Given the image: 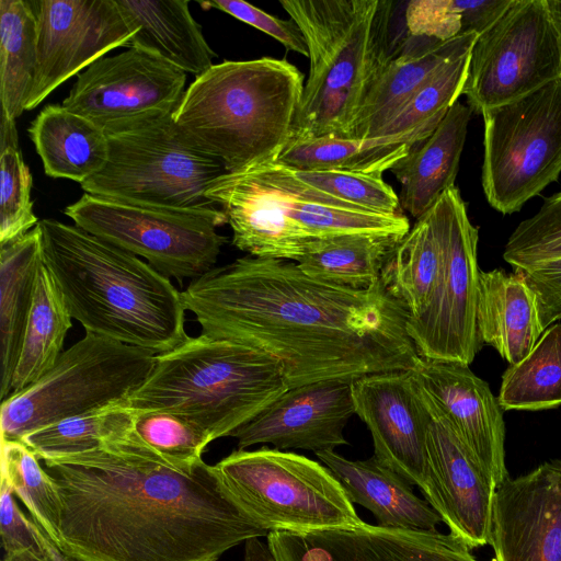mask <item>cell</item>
Returning a JSON list of instances; mask_svg holds the SVG:
<instances>
[{
    "label": "cell",
    "mask_w": 561,
    "mask_h": 561,
    "mask_svg": "<svg viewBox=\"0 0 561 561\" xmlns=\"http://www.w3.org/2000/svg\"><path fill=\"white\" fill-rule=\"evenodd\" d=\"M182 297L202 333L272 356L289 388L413 370L421 358L407 311L380 280L351 289L293 261L247 255L193 279Z\"/></svg>",
    "instance_id": "obj_1"
},
{
    "label": "cell",
    "mask_w": 561,
    "mask_h": 561,
    "mask_svg": "<svg viewBox=\"0 0 561 561\" xmlns=\"http://www.w3.org/2000/svg\"><path fill=\"white\" fill-rule=\"evenodd\" d=\"M58 542L79 561H218L267 536L203 459L176 466L133 427L101 447L45 459Z\"/></svg>",
    "instance_id": "obj_2"
},
{
    "label": "cell",
    "mask_w": 561,
    "mask_h": 561,
    "mask_svg": "<svg viewBox=\"0 0 561 561\" xmlns=\"http://www.w3.org/2000/svg\"><path fill=\"white\" fill-rule=\"evenodd\" d=\"M37 227L43 263L87 333L156 355L190 337L182 291L148 262L76 225Z\"/></svg>",
    "instance_id": "obj_3"
},
{
    "label": "cell",
    "mask_w": 561,
    "mask_h": 561,
    "mask_svg": "<svg viewBox=\"0 0 561 561\" xmlns=\"http://www.w3.org/2000/svg\"><path fill=\"white\" fill-rule=\"evenodd\" d=\"M309 50L289 140L348 139L375 80L404 46L407 26H394L391 0H280Z\"/></svg>",
    "instance_id": "obj_4"
},
{
    "label": "cell",
    "mask_w": 561,
    "mask_h": 561,
    "mask_svg": "<svg viewBox=\"0 0 561 561\" xmlns=\"http://www.w3.org/2000/svg\"><path fill=\"white\" fill-rule=\"evenodd\" d=\"M304 79L285 58L225 60L195 77L173 122L226 172L275 161L291 137Z\"/></svg>",
    "instance_id": "obj_5"
},
{
    "label": "cell",
    "mask_w": 561,
    "mask_h": 561,
    "mask_svg": "<svg viewBox=\"0 0 561 561\" xmlns=\"http://www.w3.org/2000/svg\"><path fill=\"white\" fill-rule=\"evenodd\" d=\"M288 389L272 356L201 333L157 354L150 374L125 403L136 411L181 415L215 440L230 436Z\"/></svg>",
    "instance_id": "obj_6"
},
{
    "label": "cell",
    "mask_w": 561,
    "mask_h": 561,
    "mask_svg": "<svg viewBox=\"0 0 561 561\" xmlns=\"http://www.w3.org/2000/svg\"><path fill=\"white\" fill-rule=\"evenodd\" d=\"M236 503L263 529L310 533L364 523L331 470L304 455L263 446L214 465Z\"/></svg>",
    "instance_id": "obj_7"
},
{
    "label": "cell",
    "mask_w": 561,
    "mask_h": 561,
    "mask_svg": "<svg viewBox=\"0 0 561 561\" xmlns=\"http://www.w3.org/2000/svg\"><path fill=\"white\" fill-rule=\"evenodd\" d=\"M154 358L149 351L85 333L36 382L2 400L1 439L21 442L58 421L126 400Z\"/></svg>",
    "instance_id": "obj_8"
},
{
    "label": "cell",
    "mask_w": 561,
    "mask_h": 561,
    "mask_svg": "<svg viewBox=\"0 0 561 561\" xmlns=\"http://www.w3.org/2000/svg\"><path fill=\"white\" fill-rule=\"evenodd\" d=\"M106 135L107 161L81 184L87 194L151 207H215L206 192L226 170L179 131L173 115Z\"/></svg>",
    "instance_id": "obj_9"
},
{
    "label": "cell",
    "mask_w": 561,
    "mask_h": 561,
    "mask_svg": "<svg viewBox=\"0 0 561 561\" xmlns=\"http://www.w3.org/2000/svg\"><path fill=\"white\" fill-rule=\"evenodd\" d=\"M64 214L77 227L145 259L179 283L214 268L227 238V217L216 207L173 209L141 206L84 193Z\"/></svg>",
    "instance_id": "obj_10"
},
{
    "label": "cell",
    "mask_w": 561,
    "mask_h": 561,
    "mask_svg": "<svg viewBox=\"0 0 561 561\" xmlns=\"http://www.w3.org/2000/svg\"><path fill=\"white\" fill-rule=\"evenodd\" d=\"M481 114L485 197L502 214L518 211L561 173V78Z\"/></svg>",
    "instance_id": "obj_11"
},
{
    "label": "cell",
    "mask_w": 561,
    "mask_h": 561,
    "mask_svg": "<svg viewBox=\"0 0 561 561\" xmlns=\"http://www.w3.org/2000/svg\"><path fill=\"white\" fill-rule=\"evenodd\" d=\"M426 214L439 248L440 270L431 300L420 316L407 320V331L421 357L469 366L482 346L476 318L478 229L456 186Z\"/></svg>",
    "instance_id": "obj_12"
},
{
    "label": "cell",
    "mask_w": 561,
    "mask_h": 561,
    "mask_svg": "<svg viewBox=\"0 0 561 561\" xmlns=\"http://www.w3.org/2000/svg\"><path fill=\"white\" fill-rule=\"evenodd\" d=\"M561 78V48L546 0H512L471 49L462 94L482 113Z\"/></svg>",
    "instance_id": "obj_13"
},
{
    "label": "cell",
    "mask_w": 561,
    "mask_h": 561,
    "mask_svg": "<svg viewBox=\"0 0 561 561\" xmlns=\"http://www.w3.org/2000/svg\"><path fill=\"white\" fill-rule=\"evenodd\" d=\"M186 79L187 73L162 58L129 47L78 73L61 105L111 134L173 115Z\"/></svg>",
    "instance_id": "obj_14"
},
{
    "label": "cell",
    "mask_w": 561,
    "mask_h": 561,
    "mask_svg": "<svg viewBox=\"0 0 561 561\" xmlns=\"http://www.w3.org/2000/svg\"><path fill=\"white\" fill-rule=\"evenodd\" d=\"M37 61L25 110L110 50L127 46L135 32L116 0H36Z\"/></svg>",
    "instance_id": "obj_15"
},
{
    "label": "cell",
    "mask_w": 561,
    "mask_h": 561,
    "mask_svg": "<svg viewBox=\"0 0 561 561\" xmlns=\"http://www.w3.org/2000/svg\"><path fill=\"white\" fill-rule=\"evenodd\" d=\"M224 176L266 204L307 242L347 236L403 238L411 229L402 213L376 214L334 198L294 175L276 160L255 164Z\"/></svg>",
    "instance_id": "obj_16"
},
{
    "label": "cell",
    "mask_w": 561,
    "mask_h": 561,
    "mask_svg": "<svg viewBox=\"0 0 561 561\" xmlns=\"http://www.w3.org/2000/svg\"><path fill=\"white\" fill-rule=\"evenodd\" d=\"M352 393L355 414L371 434L373 456L421 489L431 413L412 370L363 376L352 381Z\"/></svg>",
    "instance_id": "obj_17"
},
{
    "label": "cell",
    "mask_w": 561,
    "mask_h": 561,
    "mask_svg": "<svg viewBox=\"0 0 561 561\" xmlns=\"http://www.w3.org/2000/svg\"><path fill=\"white\" fill-rule=\"evenodd\" d=\"M423 394L431 420L425 478L420 490L453 536L471 550L484 547L490 542L496 488L444 416Z\"/></svg>",
    "instance_id": "obj_18"
},
{
    "label": "cell",
    "mask_w": 561,
    "mask_h": 561,
    "mask_svg": "<svg viewBox=\"0 0 561 561\" xmlns=\"http://www.w3.org/2000/svg\"><path fill=\"white\" fill-rule=\"evenodd\" d=\"M266 540L277 561H478L451 534L365 522L354 528L271 531Z\"/></svg>",
    "instance_id": "obj_19"
},
{
    "label": "cell",
    "mask_w": 561,
    "mask_h": 561,
    "mask_svg": "<svg viewBox=\"0 0 561 561\" xmlns=\"http://www.w3.org/2000/svg\"><path fill=\"white\" fill-rule=\"evenodd\" d=\"M489 545L495 561H561V460L496 486Z\"/></svg>",
    "instance_id": "obj_20"
},
{
    "label": "cell",
    "mask_w": 561,
    "mask_h": 561,
    "mask_svg": "<svg viewBox=\"0 0 561 561\" xmlns=\"http://www.w3.org/2000/svg\"><path fill=\"white\" fill-rule=\"evenodd\" d=\"M414 378L495 488L505 481L503 410L468 365L421 357Z\"/></svg>",
    "instance_id": "obj_21"
},
{
    "label": "cell",
    "mask_w": 561,
    "mask_h": 561,
    "mask_svg": "<svg viewBox=\"0 0 561 561\" xmlns=\"http://www.w3.org/2000/svg\"><path fill=\"white\" fill-rule=\"evenodd\" d=\"M354 414L352 381H317L289 388L230 436L238 449L270 444L279 450L330 451L348 444L344 428Z\"/></svg>",
    "instance_id": "obj_22"
},
{
    "label": "cell",
    "mask_w": 561,
    "mask_h": 561,
    "mask_svg": "<svg viewBox=\"0 0 561 561\" xmlns=\"http://www.w3.org/2000/svg\"><path fill=\"white\" fill-rule=\"evenodd\" d=\"M477 37L470 33L440 42L410 34L401 51L370 87L348 139L376 137L436 72L471 51Z\"/></svg>",
    "instance_id": "obj_23"
},
{
    "label": "cell",
    "mask_w": 561,
    "mask_h": 561,
    "mask_svg": "<svg viewBox=\"0 0 561 561\" xmlns=\"http://www.w3.org/2000/svg\"><path fill=\"white\" fill-rule=\"evenodd\" d=\"M316 456L344 488L353 504L368 510L379 526L411 530H435L439 515L420 499L404 478L374 456L350 460L334 450Z\"/></svg>",
    "instance_id": "obj_24"
},
{
    "label": "cell",
    "mask_w": 561,
    "mask_h": 561,
    "mask_svg": "<svg viewBox=\"0 0 561 561\" xmlns=\"http://www.w3.org/2000/svg\"><path fill=\"white\" fill-rule=\"evenodd\" d=\"M471 114L469 105L457 101L435 130L391 168L401 185L400 206L416 220L455 186Z\"/></svg>",
    "instance_id": "obj_25"
},
{
    "label": "cell",
    "mask_w": 561,
    "mask_h": 561,
    "mask_svg": "<svg viewBox=\"0 0 561 561\" xmlns=\"http://www.w3.org/2000/svg\"><path fill=\"white\" fill-rule=\"evenodd\" d=\"M476 318L480 343L494 347L511 365L525 358L543 332L536 297L514 271H480Z\"/></svg>",
    "instance_id": "obj_26"
},
{
    "label": "cell",
    "mask_w": 561,
    "mask_h": 561,
    "mask_svg": "<svg viewBox=\"0 0 561 561\" xmlns=\"http://www.w3.org/2000/svg\"><path fill=\"white\" fill-rule=\"evenodd\" d=\"M135 32L128 47L162 58L185 73L201 76L217 56L207 44L187 0H116Z\"/></svg>",
    "instance_id": "obj_27"
},
{
    "label": "cell",
    "mask_w": 561,
    "mask_h": 561,
    "mask_svg": "<svg viewBox=\"0 0 561 561\" xmlns=\"http://www.w3.org/2000/svg\"><path fill=\"white\" fill-rule=\"evenodd\" d=\"M446 113L404 134L366 139L320 137L289 140L276 161L293 170H341L382 176L414 146L426 139Z\"/></svg>",
    "instance_id": "obj_28"
},
{
    "label": "cell",
    "mask_w": 561,
    "mask_h": 561,
    "mask_svg": "<svg viewBox=\"0 0 561 561\" xmlns=\"http://www.w3.org/2000/svg\"><path fill=\"white\" fill-rule=\"evenodd\" d=\"M28 135L46 175L80 184L99 173L108 157L106 133L82 115L60 105L45 106Z\"/></svg>",
    "instance_id": "obj_29"
},
{
    "label": "cell",
    "mask_w": 561,
    "mask_h": 561,
    "mask_svg": "<svg viewBox=\"0 0 561 561\" xmlns=\"http://www.w3.org/2000/svg\"><path fill=\"white\" fill-rule=\"evenodd\" d=\"M0 247V397L4 400L11 394L37 272L43 262L39 229L36 226Z\"/></svg>",
    "instance_id": "obj_30"
},
{
    "label": "cell",
    "mask_w": 561,
    "mask_h": 561,
    "mask_svg": "<svg viewBox=\"0 0 561 561\" xmlns=\"http://www.w3.org/2000/svg\"><path fill=\"white\" fill-rule=\"evenodd\" d=\"M71 316L47 267H38L33 301L14 369L11 393L36 382L58 360Z\"/></svg>",
    "instance_id": "obj_31"
},
{
    "label": "cell",
    "mask_w": 561,
    "mask_h": 561,
    "mask_svg": "<svg viewBox=\"0 0 561 561\" xmlns=\"http://www.w3.org/2000/svg\"><path fill=\"white\" fill-rule=\"evenodd\" d=\"M439 270V248L425 214L391 251L381 270L380 282L409 318H415L431 300Z\"/></svg>",
    "instance_id": "obj_32"
},
{
    "label": "cell",
    "mask_w": 561,
    "mask_h": 561,
    "mask_svg": "<svg viewBox=\"0 0 561 561\" xmlns=\"http://www.w3.org/2000/svg\"><path fill=\"white\" fill-rule=\"evenodd\" d=\"M37 21L33 1L0 0L1 112L16 121L35 77Z\"/></svg>",
    "instance_id": "obj_33"
},
{
    "label": "cell",
    "mask_w": 561,
    "mask_h": 561,
    "mask_svg": "<svg viewBox=\"0 0 561 561\" xmlns=\"http://www.w3.org/2000/svg\"><path fill=\"white\" fill-rule=\"evenodd\" d=\"M402 238L347 236L321 241L297 263L308 276L351 289H368L380 280L381 270Z\"/></svg>",
    "instance_id": "obj_34"
},
{
    "label": "cell",
    "mask_w": 561,
    "mask_h": 561,
    "mask_svg": "<svg viewBox=\"0 0 561 561\" xmlns=\"http://www.w3.org/2000/svg\"><path fill=\"white\" fill-rule=\"evenodd\" d=\"M503 411H538L561 404V322L547 328L530 353L502 376Z\"/></svg>",
    "instance_id": "obj_35"
},
{
    "label": "cell",
    "mask_w": 561,
    "mask_h": 561,
    "mask_svg": "<svg viewBox=\"0 0 561 561\" xmlns=\"http://www.w3.org/2000/svg\"><path fill=\"white\" fill-rule=\"evenodd\" d=\"M134 416L124 400L36 430L21 442L39 460L81 454L130 431Z\"/></svg>",
    "instance_id": "obj_36"
},
{
    "label": "cell",
    "mask_w": 561,
    "mask_h": 561,
    "mask_svg": "<svg viewBox=\"0 0 561 561\" xmlns=\"http://www.w3.org/2000/svg\"><path fill=\"white\" fill-rule=\"evenodd\" d=\"M31 188L32 175L19 146L15 121L1 112L0 245L24 236L37 226Z\"/></svg>",
    "instance_id": "obj_37"
},
{
    "label": "cell",
    "mask_w": 561,
    "mask_h": 561,
    "mask_svg": "<svg viewBox=\"0 0 561 561\" xmlns=\"http://www.w3.org/2000/svg\"><path fill=\"white\" fill-rule=\"evenodd\" d=\"M25 504L48 537L58 542V507L54 485L36 455L20 440L1 439V477Z\"/></svg>",
    "instance_id": "obj_38"
},
{
    "label": "cell",
    "mask_w": 561,
    "mask_h": 561,
    "mask_svg": "<svg viewBox=\"0 0 561 561\" xmlns=\"http://www.w3.org/2000/svg\"><path fill=\"white\" fill-rule=\"evenodd\" d=\"M133 430L149 447L176 466L202 460L209 435L190 420L162 410H135Z\"/></svg>",
    "instance_id": "obj_39"
},
{
    "label": "cell",
    "mask_w": 561,
    "mask_h": 561,
    "mask_svg": "<svg viewBox=\"0 0 561 561\" xmlns=\"http://www.w3.org/2000/svg\"><path fill=\"white\" fill-rule=\"evenodd\" d=\"M470 53L449 61L436 72L376 137L408 133L432 117L446 113L462 94Z\"/></svg>",
    "instance_id": "obj_40"
},
{
    "label": "cell",
    "mask_w": 561,
    "mask_h": 561,
    "mask_svg": "<svg viewBox=\"0 0 561 561\" xmlns=\"http://www.w3.org/2000/svg\"><path fill=\"white\" fill-rule=\"evenodd\" d=\"M503 257L513 270L561 257V192L548 197L534 216L515 228Z\"/></svg>",
    "instance_id": "obj_41"
},
{
    "label": "cell",
    "mask_w": 561,
    "mask_h": 561,
    "mask_svg": "<svg viewBox=\"0 0 561 561\" xmlns=\"http://www.w3.org/2000/svg\"><path fill=\"white\" fill-rule=\"evenodd\" d=\"M295 176L336 199L383 215L401 213L399 196L381 175L341 170H293Z\"/></svg>",
    "instance_id": "obj_42"
},
{
    "label": "cell",
    "mask_w": 561,
    "mask_h": 561,
    "mask_svg": "<svg viewBox=\"0 0 561 561\" xmlns=\"http://www.w3.org/2000/svg\"><path fill=\"white\" fill-rule=\"evenodd\" d=\"M404 21L408 32L445 42L457 37L462 30L461 0H411L405 3Z\"/></svg>",
    "instance_id": "obj_43"
},
{
    "label": "cell",
    "mask_w": 561,
    "mask_h": 561,
    "mask_svg": "<svg viewBox=\"0 0 561 561\" xmlns=\"http://www.w3.org/2000/svg\"><path fill=\"white\" fill-rule=\"evenodd\" d=\"M199 4L204 9L224 11L277 39L287 50L309 57L305 36L291 18L282 20L242 0H214Z\"/></svg>",
    "instance_id": "obj_44"
},
{
    "label": "cell",
    "mask_w": 561,
    "mask_h": 561,
    "mask_svg": "<svg viewBox=\"0 0 561 561\" xmlns=\"http://www.w3.org/2000/svg\"><path fill=\"white\" fill-rule=\"evenodd\" d=\"M514 272L520 274L536 297L541 329L561 320V257Z\"/></svg>",
    "instance_id": "obj_45"
},
{
    "label": "cell",
    "mask_w": 561,
    "mask_h": 561,
    "mask_svg": "<svg viewBox=\"0 0 561 561\" xmlns=\"http://www.w3.org/2000/svg\"><path fill=\"white\" fill-rule=\"evenodd\" d=\"M13 494L8 482L0 478V535L5 553L33 550L45 554L33 520L25 517Z\"/></svg>",
    "instance_id": "obj_46"
},
{
    "label": "cell",
    "mask_w": 561,
    "mask_h": 561,
    "mask_svg": "<svg viewBox=\"0 0 561 561\" xmlns=\"http://www.w3.org/2000/svg\"><path fill=\"white\" fill-rule=\"evenodd\" d=\"M511 1L512 0H461V34L474 33L479 36L500 18V15L510 5Z\"/></svg>",
    "instance_id": "obj_47"
},
{
    "label": "cell",
    "mask_w": 561,
    "mask_h": 561,
    "mask_svg": "<svg viewBox=\"0 0 561 561\" xmlns=\"http://www.w3.org/2000/svg\"><path fill=\"white\" fill-rule=\"evenodd\" d=\"M243 561H277L267 543L260 540V537H253L244 541Z\"/></svg>",
    "instance_id": "obj_48"
},
{
    "label": "cell",
    "mask_w": 561,
    "mask_h": 561,
    "mask_svg": "<svg viewBox=\"0 0 561 561\" xmlns=\"http://www.w3.org/2000/svg\"><path fill=\"white\" fill-rule=\"evenodd\" d=\"M31 519L33 520L35 530L38 535V538L41 540L44 551L50 557V559L53 561H79V560L75 559L73 557L67 554L65 551H62L48 537V535L42 529V527L33 518H31Z\"/></svg>",
    "instance_id": "obj_49"
},
{
    "label": "cell",
    "mask_w": 561,
    "mask_h": 561,
    "mask_svg": "<svg viewBox=\"0 0 561 561\" xmlns=\"http://www.w3.org/2000/svg\"><path fill=\"white\" fill-rule=\"evenodd\" d=\"M2 561H53L50 557L45 552V554H39L33 550H21L13 553H5Z\"/></svg>",
    "instance_id": "obj_50"
},
{
    "label": "cell",
    "mask_w": 561,
    "mask_h": 561,
    "mask_svg": "<svg viewBox=\"0 0 561 561\" xmlns=\"http://www.w3.org/2000/svg\"><path fill=\"white\" fill-rule=\"evenodd\" d=\"M547 7L558 34L561 48V0H546Z\"/></svg>",
    "instance_id": "obj_51"
}]
</instances>
